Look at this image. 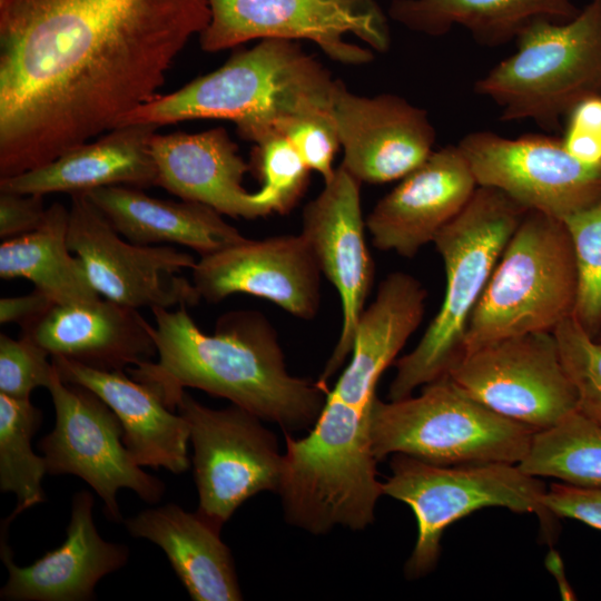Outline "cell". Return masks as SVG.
Segmentation results:
<instances>
[{"label": "cell", "instance_id": "cell-27", "mask_svg": "<svg viewBox=\"0 0 601 601\" xmlns=\"http://www.w3.org/2000/svg\"><path fill=\"white\" fill-rule=\"evenodd\" d=\"M68 223L69 208L56 201L38 229L2 240L0 277L28 279L56 304L100 298L81 259L68 247Z\"/></svg>", "mask_w": 601, "mask_h": 601}, {"label": "cell", "instance_id": "cell-9", "mask_svg": "<svg viewBox=\"0 0 601 601\" xmlns=\"http://www.w3.org/2000/svg\"><path fill=\"white\" fill-rule=\"evenodd\" d=\"M209 6L210 20L199 33L207 52L250 40H308L334 61L363 65L373 53L347 36L381 52L391 45L386 16L375 0H209Z\"/></svg>", "mask_w": 601, "mask_h": 601}, {"label": "cell", "instance_id": "cell-21", "mask_svg": "<svg viewBox=\"0 0 601 601\" xmlns=\"http://www.w3.org/2000/svg\"><path fill=\"white\" fill-rule=\"evenodd\" d=\"M93 497L88 491L72 500L67 538L28 566H18L1 540V559L9 578L0 598L11 601H88L95 599L100 579L122 568L129 556L126 545L105 541L92 520Z\"/></svg>", "mask_w": 601, "mask_h": 601}, {"label": "cell", "instance_id": "cell-30", "mask_svg": "<svg viewBox=\"0 0 601 601\" xmlns=\"http://www.w3.org/2000/svg\"><path fill=\"white\" fill-rule=\"evenodd\" d=\"M571 238L578 292L574 317L591 334L601 327V199L563 219Z\"/></svg>", "mask_w": 601, "mask_h": 601}, {"label": "cell", "instance_id": "cell-3", "mask_svg": "<svg viewBox=\"0 0 601 601\" xmlns=\"http://www.w3.org/2000/svg\"><path fill=\"white\" fill-rule=\"evenodd\" d=\"M338 81L297 41L262 39L218 69L139 106L120 126L224 119L256 144L289 116L332 108Z\"/></svg>", "mask_w": 601, "mask_h": 601}, {"label": "cell", "instance_id": "cell-40", "mask_svg": "<svg viewBox=\"0 0 601 601\" xmlns=\"http://www.w3.org/2000/svg\"><path fill=\"white\" fill-rule=\"evenodd\" d=\"M599 342H601V334H600V337H599Z\"/></svg>", "mask_w": 601, "mask_h": 601}, {"label": "cell", "instance_id": "cell-12", "mask_svg": "<svg viewBox=\"0 0 601 601\" xmlns=\"http://www.w3.org/2000/svg\"><path fill=\"white\" fill-rule=\"evenodd\" d=\"M56 412L53 430L38 449L43 453L47 473L73 474L100 496L114 522L122 521L117 491L132 490L154 504L165 493L164 482L141 470L124 444L118 416L89 388L63 382L58 372L48 385Z\"/></svg>", "mask_w": 601, "mask_h": 601}, {"label": "cell", "instance_id": "cell-14", "mask_svg": "<svg viewBox=\"0 0 601 601\" xmlns=\"http://www.w3.org/2000/svg\"><path fill=\"white\" fill-rule=\"evenodd\" d=\"M477 186L497 189L524 209L559 219L601 199V166L573 158L562 140L544 136L510 139L476 131L457 145Z\"/></svg>", "mask_w": 601, "mask_h": 601}, {"label": "cell", "instance_id": "cell-32", "mask_svg": "<svg viewBox=\"0 0 601 601\" xmlns=\"http://www.w3.org/2000/svg\"><path fill=\"white\" fill-rule=\"evenodd\" d=\"M255 166L263 181L277 201V213L289 211L303 196L311 169L292 144L274 131L256 142Z\"/></svg>", "mask_w": 601, "mask_h": 601}, {"label": "cell", "instance_id": "cell-28", "mask_svg": "<svg viewBox=\"0 0 601 601\" xmlns=\"http://www.w3.org/2000/svg\"><path fill=\"white\" fill-rule=\"evenodd\" d=\"M518 466L536 477L583 487L601 486V425L577 411L552 427L535 432Z\"/></svg>", "mask_w": 601, "mask_h": 601}, {"label": "cell", "instance_id": "cell-5", "mask_svg": "<svg viewBox=\"0 0 601 601\" xmlns=\"http://www.w3.org/2000/svg\"><path fill=\"white\" fill-rule=\"evenodd\" d=\"M577 292L574 254L563 220L526 211L470 317L462 353L510 336L553 333L574 314Z\"/></svg>", "mask_w": 601, "mask_h": 601}, {"label": "cell", "instance_id": "cell-29", "mask_svg": "<svg viewBox=\"0 0 601 601\" xmlns=\"http://www.w3.org/2000/svg\"><path fill=\"white\" fill-rule=\"evenodd\" d=\"M42 412L30 398L0 393V490L17 496V508L7 523L22 511L45 501L41 485L46 460L31 447Z\"/></svg>", "mask_w": 601, "mask_h": 601}, {"label": "cell", "instance_id": "cell-19", "mask_svg": "<svg viewBox=\"0 0 601 601\" xmlns=\"http://www.w3.org/2000/svg\"><path fill=\"white\" fill-rule=\"evenodd\" d=\"M476 188L457 146L434 150L368 214L365 224L374 246L415 256L465 207Z\"/></svg>", "mask_w": 601, "mask_h": 601}, {"label": "cell", "instance_id": "cell-8", "mask_svg": "<svg viewBox=\"0 0 601 601\" xmlns=\"http://www.w3.org/2000/svg\"><path fill=\"white\" fill-rule=\"evenodd\" d=\"M391 471L382 483L383 494L406 503L417 522V539L405 565L411 579L434 569L446 528L476 510L501 506L535 513L545 535L551 536L553 531L554 515L543 504L544 483L518 464L439 465L394 454Z\"/></svg>", "mask_w": 601, "mask_h": 601}, {"label": "cell", "instance_id": "cell-31", "mask_svg": "<svg viewBox=\"0 0 601 601\" xmlns=\"http://www.w3.org/2000/svg\"><path fill=\"white\" fill-rule=\"evenodd\" d=\"M578 394V411L601 425V342L571 315L553 331Z\"/></svg>", "mask_w": 601, "mask_h": 601}, {"label": "cell", "instance_id": "cell-33", "mask_svg": "<svg viewBox=\"0 0 601 601\" xmlns=\"http://www.w3.org/2000/svg\"><path fill=\"white\" fill-rule=\"evenodd\" d=\"M295 148L311 170L318 173L324 183L336 168L334 158L341 147L332 108H319L295 114L276 127Z\"/></svg>", "mask_w": 601, "mask_h": 601}, {"label": "cell", "instance_id": "cell-37", "mask_svg": "<svg viewBox=\"0 0 601 601\" xmlns=\"http://www.w3.org/2000/svg\"><path fill=\"white\" fill-rule=\"evenodd\" d=\"M46 214L41 195L0 191V238L6 240L38 229Z\"/></svg>", "mask_w": 601, "mask_h": 601}, {"label": "cell", "instance_id": "cell-11", "mask_svg": "<svg viewBox=\"0 0 601 601\" xmlns=\"http://www.w3.org/2000/svg\"><path fill=\"white\" fill-rule=\"evenodd\" d=\"M446 374L495 413L535 432L578 411L554 333H526L461 353Z\"/></svg>", "mask_w": 601, "mask_h": 601}, {"label": "cell", "instance_id": "cell-25", "mask_svg": "<svg viewBox=\"0 0 601 601\" xmlns=\"http://www.w3.org/2000/svg\"><path fill=\"white\" fill-rule=\"evenodd\" d=\"M85 194L134 244H177L205 256L246 238L221 214L201 203L159 199L130 186L101 187Z\"/></svg>", "mask_w": 601, "mask_h": 601}, {"label": "cell", "instance_id": "cell-2", "mask_svg": "<svg viewBox=\"0 0 601 601\" xmlns=\"http://www.w3.org/2000/svg\"><path fill=\"white\" fill-rule=\"evenodd\" d=\"M151 313L158 359L127 372L155 390L168 408L176 411L178 396L194 387L227 398L286 432L314 425L327 385L287 372L275 329L263 314L230 311L217 319L213 334H206L187 306L155 307Z\"/></svg>", "mask_w": 601, "mask_h": 601}, {"label": "cell", "instance_id": "cell-35", "mask_svg": "<svg viewBox=\"0 0 601 601\" xmlns=\"http://www.w3.org/2000/svg\"><path fill=\"white\" fill-rule=\"evenodd\" d=\"M565 150L580 162L601 166V96L580 101L571 111L562 140Z\"/></svg>", "mask_w": 601, "mask_h": 601}, {"label": "cell", "instance_id": "cell-17", "mask_svg": "<svg viewBox=\"0 0 601 601\" xmlns=\"http://www.w3.org/2000/svg\"><path fill=\"white\" fill-rule=\"evenodd\" d=\"M332 114L344 151L341 166L361 184L402 179L434 151L426 110L396 95L359 96L338 81Z\"/></svg>", "mask_w": 601, "mask_h": 601}, {"label": "cell", "instance_id": "cell-36", "mask_svg": "<svg viewBox=\"0 0 601 601\" xmlns=\"http://www.w3.org/2000/svg\"><path fill=\"white\" fill-rule=\"evenodd\" d=\"M543 504L554 516L574 519L601 530V486L553 483L546 489Z\"/></svg>", "mask_w": 601, "mask_h": 601}, {"label": "cell", "instance_id": "cell-16", "mask_svg": "<svg viewBox=\"0 0 601 601\" xmlns=\"http://www.w3.org/2000/svg\"><path fill=\"white\" fill-rule=\"evenodd\" d=\"M191 274L201 299L208 303L249 294L300 319L314 318L319 308L322 272L302 234L245 238L201 256Z\"/></svg>", "mask_w": 601, "mask_h": 601}, {"label": "cell", "instance_id": "cell-4", "mask_svg": "<svg viewBox=\"0 0 601 601\" xmlns=\"http://www.w3.org/2000/svg\"><path fill=\"white\" fill-rule=\"evenodd\" d=\"M526 209L502 191L477 186L465 207L433 243L445 270L440 311L417 345L396 363L391 401L445 374L461 355L470 317Z\"/></svg>", "mask_w": 601, "mask_h": 601}, {"label": "cell", "instance_id": "cell-1", "mask_svg": "<svg viewBox=\"0 0 601 601\" xmlns=\"http://www.w3.org/2000/svg\"><path fill=\"white\" fill-rule=\"evenodd\" d=\"M209 20V0H0V177L120 126Z\"/></svg>", "mask_w": 601, "mask_h": 601}, {"label": "cell", "instance_id": "cell-13", "mask_svg": "<svg viewBox=\"0 0 601 601\" xmlns=\"http://www.w3.org/2000/svg\"><path fill=\"white\" fill-rule=\"evenodd\" d=\"M68 247L96 292L137 308L195 306L201 297L181 275L196 259L171 246L138 245L122 237L85 193L70 195Z\"/></svg>", "mask_w": 601, "mask_h": 601}, {"label": "cell", "instance_id": "cell-10", "mask_svg": "<svg viewBox=\"0 0 601 601\" xmlns=\"http://www.w3.org/2000/svg\"><path fill=\"white\" fill-rule=\"evenodd\" d=\"M176 412L187 421L194 447L196 512L211 525L220 530L257 493L279 491L284 454L258 416L235 404L209 408L185 391L176 401Z\"/></svg>", "mask_w": 601, "mask_h": 601}, {"label": "cell", "instance_id": "cell-15", "mask_svg": "<svg viewBox=\"0 0 601 601\" xmlns=\"http://www.w3.org/2000/svg\"><path fill=\"white\" fill-rule=\"evenodd\" d=\"M361 183L342 166L303 210L302 235L321 272L339 294L342 328L318 380L327 381L352 353L354 335L374 280L361 208Z\"/></svg>", "mask_w": 601, "mask_h": 601}, {"label": "cell", "instance_id": "cell-23", "mask_svg": "<svg viewBox=\"0 0 601 601\" xmlns=\"http://www.w3.org/2000/svg\"><path fill=\"white\" fill-rule=\"evenodd\" d=\"M157 128L151 124L118 126L45 166L0 177V191L45 196L87 193L109 186H157V168L150 150Z\"/></svg>", "mask_w": 601, "mask_h": 601}, {"label": "cell", "instance_id": "cell-20", "mask_svg": "<svg viewBox=\"0 0 601 601\" xmlns=\"http://www.w3.org/2000/svg\"><path fill=\"white\" fill-rule=\"evenodd\" d=\"M149 324L137 308L107 298L56 304L21 326L50 357L101 371H127L157 356Z\"/></svg>", "mask_w": 601, "mask_h": 601}, {"label": "cell", "instance_id": "cell-22", "mask_svg": "<svg viewBox=\"0 0 601 601\" xmlns=\"http://www.w3.org/2000/svg\"><path fill=\"white\" fill-rule=\"evenodd\" d=\"M59 377L96 393L118 416L122 441L139 466L165 467L175 474L189 467V426L159 394L124 371H101L63 357H51Z\"/></svg>", "mask_w": 601, "mask_h": 601}, {"label": "cell", "instance_id": "cell-18", "mask_svg": "<svg viewBox=\"0 0 601 601\" xmlns=\"http://www.w3.org/2000/svg\"><path fill=\"white\" fill-rule=\"evenodd\" d=\"M150 150L157 186L181 199L205 204L233 218L255 219L277 213L269 188L262 186L254 193L244 188L249 165L221 127L197 134L155 132Z\"/></svg>", "mask_w": 601, "mask_h": 601}, {"label": "cell", "instance_id": "cell-39", "mask_svg": "<svg viewBox=\"0 0 601 601\" xmlns=\"http://www.w3.org/2000/svg\"><path fill=\"white\" fill-rule=\"evenodd\" d=\"M545 565H546L548 570L556 579V582H558V584L560 587V593L562 595V599L563 600H574L575 595L572 592L570 585H569V583L566 581V578H565V574H564L563 563H562L560 554L556 551L551 550L548 553V555L545 558Z\"/></svg>", "mask_w": 601, "mask_h": 601}, {"label": "cell", "instance_id": "cell-7", "mask_svg": "<svg viewBox=\"0 0 601 601\" xmlns=\"http://www.w3.org/2000/svg\"><path fill=\"white\" fill-rule=\"evenodd\" d=\"M475 91L501 108L504 121L530 119L553 129L580 101L601 92V0L571 20H541L518 37V50Z\"/></svg>", "mask_w": 601, "mask_h": 601}, {"label": "cell", "instance_id": "cell-26", "mask_svg": "<svg viewBox=\"0 0 601 601\" xmlns=\"http://www.w3.org/2000/svg\"><path fill=\"white\" fill-rule=\"evenodd\" d=\"M579 9L572 0H392L390 17L418 33L437 37L466 29L485 46H499L541 21L563 22Z\"/></svg>", "mask_w": 601, "mask_h": 601}, {"label": "cell", "instance_id": "cell-34", "mask_svg": "<svg viewBox=\"0 0 601 601\" xmlns=\"http://www.w3.org/2000/svg\"><path fill=\"white\" fill-rule=\"evenodd\" d=\"M49 354L27 336L0 334V393L30 398L39 386L48 387L57 370Z\"/></svg>", "mask_w": 601, "mask_h": 601}, {"label": "cell", "instance_id": "cell-38", "mask_svg": "<svg viewBox=\"0 0 601 601\" xmlns=\"http://www.w3.org/2000/svg\"><path fill=\"white\" fill-rule=\"evenodd\" d=\"M56 303L41 290L33 288L27 295L0 299V323L23 326L46 314Z\"/></svg>", "mask_w": 601, "mask_h": 601}, {"label": "cell", "instance_id": "cell-6", "mask_svg": "<svg viewBox=\"0 0 601 601\" xmlns=\"http://www.w3.org/2000/svg\"><path fill=\"white\" fill-rule=\"evenodd\" d=\"M535 431L509 420L462 390L446 373L420 395L390 402L375 397L372 451L377 460L404 454L439 464H518Z\"/></svg>", "mask_w": 601, "mask_h": 601}, {"label": "cell", "instance_id": "cell-24", "mask_svg": "<svg viewBox=\"0 0 601 601\" xmlns=\"http://www.w3.org/2000/svg\"><path fill=\"white\" fill-rule=\"evenodd\" d=\"M135 538L162 549L176 575L194 601L243 599L235 562L216 529L197 512L174 503L147 509L124 521Z\"/></svg>", "mask_w": 601, "mask_h": 601}]
</instances>
